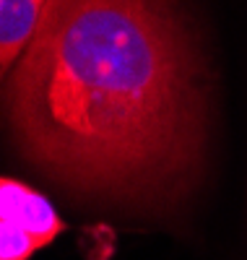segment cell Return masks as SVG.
I'll return each mask as SVG.
<instances>
[{"label":"cell","instance_id":"2","mask_svg":"<svg viewBox=\"0 0 247 260\" xmlns=\"http://www.w3.org/2000/svg\"><path fill=\"white\" fill-rule=\"evenodd\" d=\"M0 203H3L0 260H29L65 229L52 203L18 180H3Z\"/></svg>","mask_w":247,"mask_h":260},{"label":"cell","instance_id":"1","mask_svg":"<svg viewBox=\"0 0 247 260\" xmlns=\"http://www.w3.org/2000/svg\"><path fill=\"white\" fill-rule=\"evenodd\" d=\"M21 154L83 195L167 213L198 185L208 78L179 0H47L6 73Z\"/></svg>","mask_w":247,"mask_h":260},{"label":"cell","instance_id":"3","mask_svg":"<svg viewBox=\"0 0 247 260\" xmlns=\"http://www.w3.org/2000/svg\"><path fill=\"white\" fill-rule=\"evenodd\" d=\"M47 0H0V68L3 76L26 50Z\"/></svg>","mask_w":247,"mask_h":260}]
</instances>
